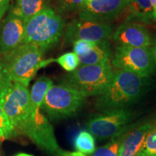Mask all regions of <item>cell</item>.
<instances>
[{"mask_svg": "<svg viewBox=\"0 0 156 156\" xmlns=\"http://www.w3.org/2000/svg\"><path fill=\"white\" fill-rule=\"evenodd\" d=\"M114 72L110 62L95 65L80 64L66 76L64 83L75 87L87 97L98 96L110 85Z\"/></svg>", "mask_w": 156, "mask_h": 156, "instance_id": "cell-5", "label": "cell"}, {"mask_svg": "<svg viewBox=\"0 0 156 156\" xmlns=\"http://www.w3.org/2000/svg\"><path fill=\"white\" fill-rule=\"evenodd\" d=\"M134 116V112L128 108L100 112L88 120L87 131L100 140H111L122 133Z\"/></svg>", "mask_w": 156, "mask_h": 156, "instance_id": "cell-8", "label": "cell"}, {"mask_svg": "<svg viewBox=\"0 0 156 156\" xmlns=\"http://www.w3.org/2000/svg\"><path fill=\"white\" fill-rule=\"evenodd\" d=\"M16 135V132L3 108L2 101H0V140L9 139Z\"/></svg>", "mask_w": 156, "mask_h": 156, "instance_id": "cell-20", "label": "cell"}, {"mask_svg": "<svg viewBox=\"0 0 156 156\" xmlns=\"http://www.w3.org/2000/svg\"><path fill=\"white\" fill-rule=\"evenodd\" d=\"M153 87L151 77L117 69L107 89L97 96L95 108L100 112L127 108L139 101Z\"/></svg>", "mask_w": 156, "mask_h": 156, "instance_id": "cell-2", "label": "cell"}, {"mask_svg": "<svg viewBox=\"0 0 156 156\" xmlns=\"http://www.w3.org/2000/svg\"><path fill=\"white\" fill-rule=\"evenodd\" d=\"M48 6V0H15V5L12 9L26 22Z\"/></svg>", "mask_w": 156, "mask_h": 156, "instance_id": "cell-16", "label": "cell"}, {"mask_svg": "<svg viewBox=\"0 0 156 156\" xmlns=\"http://www.w3.org/2000/svg\"><path fill=\"white\" fill-rule=\"evenodd\" d=\"M124 22L143 23L148 24L156 21V12L152 0H129L127 6L122 12Z\"/></svg>", "mask_w": 156, "mask_h": 156, "instance_id": "cell-14", "label": "cell"}, {"mask_svg": "<svg viewBox=\"0 0 156 156\" xmlns=\"http://www.w3.org/2000/svg\"><path fill=\"white\" fill-rule=\"evenodd\" d=\"M52 85L53 81L46 76H42L37 80L30 93V103L33 108L36 110H41L45 95Z\"/></svg>", "mask_w": 156, "mask_h": 156, "instance_id": "cell-17", "label": "cell"}, {"mask_svg": "<svg viewBox=\"0 0 156 156\" xmlns=\"http://www.w3.org/2000/svg\"><path fill=\"white\" fill-rule=\"evenodd\" d=\"M87 98L84 93L64 83L53 85L45 95L41 109L51 120L66 119L77 114Z\"/></svg>", "mask_w": 156, "mask_h": 156, "instance_id": "cell-6", "label": "cell"}, {"mask_svg": "<svg viewBox=\"0 0 156 156\" xmlns=\"http://www.w3.org/2000/svg\"><path fill=\"white\" fill-rule=\"evenodd\" d=\"M137 156H156V124L146 137Z\"/></svg>", "mask_w": 156, "mask_h": 156, "instance_id": "cell-22", "label": "cell"}, {"mask_svg": "<svg viewBox=\"0 0 156 156\" xmlns=\"http://www.w3.org/2000/svg\"><path fill=\"white\" fill-rule=\"evenodd\" d=\"M124 131L118 136L111 139L105 145L95 149L94 153L91 154V156H119L120 147L124 138Z\"/></svg>", "mask_w": 156, "mask_h": 156, "instance_id": "cell-19", "label": "cell"}, {"mask_svg": "<svg viewBox=\"0 0 156 156\" xmlns=\"http://www.w3.org/2000/svg\"><path fill=\"white\" fill-rule=\"evenodd\" d=\"M112 67L143 77H151L155 72L151 47L117 46L112 59Z\"/></svg>", "mask_w": 156, "mask_h": 156, "instance_id": "cell-7", "label": "cell"}, {"mask_svg": "<svg viewBox=\"0 0 156 156\" xmlns=\"http://www.w3.org/2000/svg\"><path fill=\"white\" fill-rule=\"evenodd\" d=\"M44 52L34 45L23 44L2 57L13 83L28 86L38 70L47 64L43 60Z\"/></svg>", "mask_w": 156, "mask_h": 156, "instance_id": "cell-4", "label": "cell"}, {"mask_svg": "<svg viewBox=\"0 0 156 156\" xmlns=\"http://www.w3.org/2000/svg\"><path fill=\"white\" fill-rule=\"evenodd\" d=\"M112 38L119 46L151 47L153 44L147 29L134 22H123L114 31Z\"/></svg>", "mask_w": 156, "mask_h": 156, "instance_id": "cell-12", "label": "cell"}, {"mask_svg": "<svg viewBox=\"0 0 156 156\" xmlns=\"http://www.w3.org/2000/svg\"><path fill=\"white\" fill-rule=\"evenodd\" d=\"M15 156H34V155H31V154H28V153H20L17 154Z\"/></svg>", "mask_w": 156, "mask_h": 156, "instance_id": "cell-29", "label": "cell"}, {"mask_svg": "<svg viewBox=\"0 0 156 156\" xmlns=\"http://www.w3.org/2000/svg\"><path fill=\"white\" fill-rule=\"evenodd\" d=\"M25 22L23 18L9 10L0 28V53H9L23 44Z\"/></svg>", "mask_w": 156, "mask_h": 156, "instance_id": "cell-11", "label": "cell"}, {"mask_svg": "<svg viewBox=\"0 0 156 156\" xmlns=\"http://www.w3.org/2000/svg\"><path fill=\"white\" fill-rule=\"evenodd\" d=\"M10 0H0V21L9 8Z\"/></svg>", "mask_w": 156, "mask_h": 156, "instance_id": "cell-26", "label": "cell"}, {"mask_svg": "<svg viewBox=\"0 0 156 156\" xmlns=\"http://www.w3.org/2000/svg\"><path fill=\"white\" fill-rule=\"evenodd\" d=\"M97 41H90L85 40H77L73 43L74 52L77 56L85 55L94 47Z\"/></svg>", "mask_w": 156, "mask_h": 156, "instance_id": "cell-25", "label": "cell"}, {"mask_svg": "<svg viewBox=\"0 0 156 156\" xmlns=\"http://www.w3.org/2000/svg\"><path fill=\"white\" fill-rule=\"evenodd\" d=\"M12 85L13 82L6 70L2 58L0 56V101H3Z\"/></svg>", "mask_w": 156, "mask_h": 156, "instance_id": "cell-23", "label": "cell"}, {"mask_svg": "<svg viewBox=\"0 0 156 156\" xmlns=\"http://www.w3.org/2000/svg\"><path fill=\"white\" fill-rule=\"evenodd\" d=\"M129 0H85L78 10V18L108 23L122 14Z\"/></svg>", "mask_w": 156, "mask_h": 156, "instance_id": "cell-10", "label": "cell"}, {"mask_svg": "<svg viewBox=\"0 0 156 156\" xmlns=\"http://www.w3.org/2000/svg\"><path fill=\"white\" fill-rule=\"evenodd\" d=\"M55 61L66 71L73 72L80 65V61L78 56L75 52H68L62 54L58 57Z\"/></svg>", "mask_w": 156, "mask_h": 156, "instance_id": "cell-21", "label": "cell"}, {"mask_svg": "<svg viewBox=\"0 0 156 156\" xmlns=\"http://www.w3.org/2000/svg\"><path fill=\"white\" fill-rule=\"evenodd\" d=\"M112 51L107 40L97 41L92 49L85 55L78 56L81 65H95L111 62Z\"/></svg>", "mask_w": 156, "mask_h": 156, "instance_id": "cell-15", "label": "cell"}, {"mask_svg": "<svg viewBox=\"0 0 156 156\" xmlns=\"http://www.w3.org/2000/svg\"><path fill=\"white\" fill-rule=\"evenodd\" d=\"M114 31V25L109 23L75 18L67 25L65 39L68 43H74L77 40L99 41L108 40Z\"/></svg>", "mask_w": 156, "mask_h": 156, "instance_id": "cell-9", "label": "cell"}, {"mask_svg": "<svg viewBox=\"0 0 156 156\" xmlns=\"http://www.w3.org/2000/svg\"><path fill=\"white\" fill-rule=\"evenodd\" d=\"M56 12L58 13H67L79 10L85 0H54Z\"/></svg>", "mask_w": 156, "mask_h": 156, "instance_id": "cell-24", "label": "cell"}, {"mask_svg": "<svg viewBox=\"0 0 156 156\" xmlns=\"http://www.w3.org/2000/svg\"><path fill=\"white\" fill-rule=\"evenodd\" d=\"M65 25L61 15L48 6L25 22L23 44L34 45L44 51L50 49L59 41Z\"/></svg>", "mask_w": 156, "mask_h": 156, "instance_id": "cell-3", "label": "cell"}, {"mask_svg": "<svg viewBox=\"0 0 156 156\" xmlns=\"http://www.w3.org/2000/svg\"><path fill=\"white\" fill-rule=\"evenodd\" d=\"M54 156H90L86 154H83L80 152H69L64 151L63 150L60 149Z\"/></svg>", "mask_w": 156, "mask_h": 156, "instance_id": "cell-27", "label": "cell"}, {"mask_svg": "<svg viewBox=\"0 0 156 156\" xmlns=\"http://www.w3.org/2000/svg\"><path fill=\"white\" fill-rule=\"evenodd\" d=\"M74 147L77 152L83 154H93L96 149L95 138L87 130H81L74 139Z\"/></svg>", "mask_w": 156, "mask_h": 156, "instance_id": "cell-18", "label": "cell"}, {"mask_svg": "<svg viewBox=\"0 0 156 156\" xmlns=\"http://www.w3.org/2000/svg\"><path fill=\"white\" fill-rule=\"evenodd\" d=\"M155 124L156 119L130 124L124 131L119 156H137L146 137Z\"/></svg>", "mask_w": 156, "mask_h": 156, "instance_id": "cell-13", "label": "cell"}, {"mask_svg": "<svg viewBox=\"0 0 156 156\" xmlns=\"http://www.w3.org/2000/svg\"><path fill=\"white\" fill-rule=\"evenodd\" d=\"M3 108L17 134L28 136L38 147L54 156L61 148L54 128L41 110L33 108L28 87L14 83L2 101Z\"/></svg>", "mask_w": 156, "mask_h": 156, "instance_id": "cell-1", "label": "cell"}, {"mask_svg": "<svg viewBox=\"0 0 156 156\" xmlns=\"http://www.w3.org/2000/svg\"><path fill=\"white\" fill-rule=\"evenodd\" d=\"M152 3H153L154 9H155V10L156 12V0H152Z\"/></svg>", "mask_w": 156, "mask_h": 156, "instance_id": "cell-30", "label": "cell"}, {"mask_svg": "<svg viewBox=\"0 0 156 156\" xmlns=\"http://www.w3.org/2000/svg\"><path fill=\"white\" fill-rule=\"evenodd\" d=\"M152 49V54H153V62L154 66H155V69L156 70V37L154 39L151 46Z\"/></svg>", "mask_w": 156, "mask_h": 156, "instance_id": "cell-28", "label": "cell"}]
</instances>
